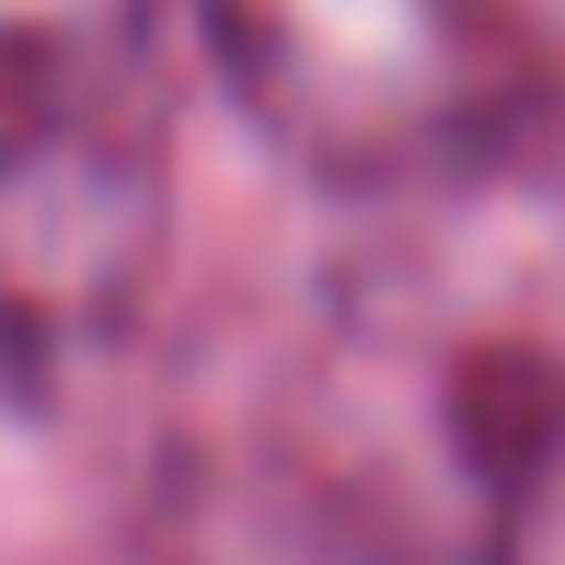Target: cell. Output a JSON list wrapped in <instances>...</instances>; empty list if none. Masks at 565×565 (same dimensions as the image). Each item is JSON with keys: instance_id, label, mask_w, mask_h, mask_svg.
I'll use <instances>...</instances> for the list:
<instances>
[{"instance_id": "6da1fadb", "label": "cell", "mask_w": 565, "mask_h": 565, "mask_svg": "<svg viewBox=\"0 0 565 565\" xmlns=\"http://www.w3.org/2000/svg\"><path fill=\"white\" fill-rule=\"evenodd\" d=\"M565 484V105L347 185L173 347L150 565H520Z\"/></svg>"}, {"instance_id": "7a4b0ae2", "label": "cell", "mask_w": 565, "mask_h": 565, "mask_svg": "<svg viewBox=\"0 0 565 565\" xmlns=\"http://www.w3.org/2000/svg\"><path fill=\"white\" fill-rule=\"evenodd\" d=\"M173 0H0V370L82 381L173 254Z\"/></svg>"}, {"instance_id": "3957f363", "label": "cell", "mask_w": 565, "mask_h": 565, "mask_svg": "<svg viewBox=\"0 0 565 565\" xmlns=\"http://www.w3.org/2000/svg\"><path fill=\"white\" fill-rule=\"evenodd\" d=\"M243 116L335 185L565 105V0H185Z\"/></svg>"}]
</instances>
